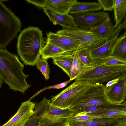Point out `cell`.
<instances>
[{"label": "cell", "mask_w": 126, "mask_h": 126, "mask_svg": "<svg viewBox=\"0 0 126 126\" xmlns=\"http://www.w3.org/2000/svg\"><path fill=\"white\" fill-rule=\"evenodd\" d=\"M17 56L5 48H0V75L9 89L24 94L31 86L27 82L29 75L23 71L24 65Z\"/></svg>", "instance_id": "obj_1"}, {"label": "cell", "mask_w": 126, "mask_h": 126, "mask_svg": "<svg viewBox=\"0 0 126 126\" xmlns=\"http://www.w3.org/2000/svg\"><path fill=\"white\" fill-rule=\"evenodd\" d=\"M44 41L42 30L30 26L24 29L17 39V52L25 65L34 66L40 58Z\"/></svg>", "instance_id": "obj_2"}, {"label": "cell", "mask_w": 126, "mask_h": 126, "mask_svg": "<svg viewBox=\"0 0 126 126\" xmlns=\"http://www.w3.org/2000/svg\"><path fill=\"white\" fill-rule=\"evenodd\" d=\"M126 73V65H113L98 62L94 67L81 73L75 80H84L93 83L102 84Z\"/></svg>", "instance_id": "obj_3"}, {"label": "cell", "mask_w": 126, "mask_h": 126, "mask_svg": "<svg viewBox=\"0 0 126 126\" xmlns=\"http://www.w3.org/2000/svg\"><path fill=\"white\" fill-rule=\"evenodd\" d=\"M2 1L0 0V48L5 49L20 31L21 23Z\"/></svg>", "instance_id": "obj_4"}, {"label": "cell", "mask_w": 126, "mask_h": 126, "mask_svg": "<svg viewBox=\"0 0 126 126\" xmlns=\"http://www.w3.org/2000/svg\"><path fill=\"white\" fill-rule=\"evenodd\" d=\"M105 86L102 84L93 83L68 109L76 113L92 106L111 103L105 95Z\"/></svg>", "instance_id": "obj_5"}, {"label": "cell", "mask_w": 126, "mask_h": 126, "mask_svg": "<svg viewBox=\"0 0 126 126\" xmlns=\"http://www.w3.org/2000/svg\"><path fill=\"white\" fill-rule=\"evenodd\" d=\"M93 83L84 80L75 82L49 100L54 105L63 109L68 108L80 95L84 93Z\"/></svg>", "instance_id": "obj_6"}, {"label": "cell", "mask_w": 126, "mask_h": 126, "mask_svg": "<svg viewBox=\"0 0 126 126\" xmlns=\"http://www.w3.org/2000/svg\"><path fill=\"white\" fill-rule=\"evenodd\" d=\"M63 28L61 30L58 31L56 33L79 40L84 43L86 47L89 48L90 49L101 45L107 41L105 38L79 27L74 29Z\"/></svg>", "instance_id": "obj_7"}, {"label": "cell", "mask_w": 126, "mask_h": 126, "mask_svg": "<svg viewBox=\"0 0 126 126\" xmlns=\"http://www.w3.org/2000/svg\"><path fill=\"white\" fill-rule=\"evenodd\" d=\"M47 42L51 43L71 54L86 48L84 43L77 39L51 32L47 33Z\"/></svg>", "instance_id": "obj_8"}, {"label": "cell", "mask_w": 126, "mask_h": 126, "mask_svg": "<svg viewBox=\"0 0 126 126\" xmlns=\"http://www.w3.org/2000/svg\"><path fill=\"white\" fill-rule=\"evenodd\" d=\"M71 15L77 26L86 30L99 24L110 16L109 13L103 11L98 12H89Z\"/></svg>", "instance_id": "obj_9"}, {"label": "cell", "mask_w": 126, "mask_h": 126, "mask_svg": "<svg viewBox=\"0 0 126 126\" xmlns=\"http://www.w3.org/2000/svg\"><path fill=\"white\" fill-rule=\"evenodd\" d=\"M124 28L126 29L125 20L118 25H113L109 16L99 24L90 28L88 30L106 38L108 41L113 37Z\"/></svg>", "instance_id": "obj_10"}, {"label": "cell", "mask_w": 126, "mask_h": 126, "mask_svg": "<svg viewBox=\"0 0 126 126\" xmlns=\"http://www.w3.org/2000/svg\"><path fill=\"white\" fill-rule=\"evenodd\" d=\"M105 95L111 103L120 104L126 98V73L122 74L119 81L109 87H106Z\"/></svg>", "instance_id": "obj_11"}, {"label": "cell", "mask_w": 126, "mask_h": 126, "mask_svg": "<svg viewBox=\"0 0 126 126\" xmlns=\"http://www.w3.org/2000/svg\"><path fill=\"white\" fill-rule=\"evenodd\" d=\"M35 103L28 100L22 103L16 113L1 126H24L34 113Z\"/></svg>", "instance_id": "obj_12"}, {"label": "cell", "mask_w": 126, "mask_h": 126, "mask_svg": "<svg viewBox=\"0 0 126 126\" xmlns=\"http://www.w3.org/2000/svg\"><path fill=\"white\" fill-rule=\"evenodd\" d=\"M126 125V116L114 118H94L82 122H69L70 126H117Z\"/></svg>", "instance_id": "obj_13"}, {"label": "cell", "mask_w": 126, "mask_h": 126, "mask_svg": "<svg viewBox=\"0 0 126 126\" xmlns=\"http://www.w3.org/2000/svg\"><path fill=\"white\" fill-rule=\"evenodd\" d=\"M44 11L51 21L55 25L58 24L63 28L70 29H76L79 28L76 24L71 15L59 13L46 8L44 9Z\"/></svg>", "instance_id": "obj_14"}, {"label": "cell", "mask_w": 126, "mask_h": 126, "mask_svg": "<svg viewBox=\"0 0 126 126\" xmlns=\"http://www.w3.org/2000/svg\"><path fill=\"white\" fill-rule=\"evenodd\" d=\"M125 108H126V101L119 104L112 103L103 104L97 110L86 114L94 118H114L118 115L119 110Z\"/></svg>", "instance_id": "obj_15"}, {"label": "cell", "mask_w": 126, "mask_h": 126, "mask_svg": "<svg viewBox=\"0 0 126 126\" xmlns=\"http://www.w3.org/2000/svg\"><path fill=\"white\" fill-rule=\"evenodd\" d=\"M120 32L101 45L90 49L93 60H98L110 55L112 48L118 37Z\"/></svg>", "instance_id": "obj_16"}, {"label": "cell", "mask_w": 126, "mask_h": 126, "mask_svg": "<svg viewBox=\"0 0 126 126\" xmlns=\"http://www.w3.org/2000/svg\"><path fill=\"white\" fill-rule=\"evenodd\" d=\"M76 0H47L46 8L57 13L68 14Z\"/></svg>", "instance_id": "obj_17"}, {"label": "cell", "mask_w": 126, "mask_h": 126, "mask_svg": "<svg viewBox=\"0 0 126 126\" xmlns=\"http://www.w3.org/2000/svg\"><path fill=\"white\" fill-rule=\"evenodd\" d=\"M102 8L96 2H80L76 0L71 7L69 13L72 15L89 12H95L101 10Z\"/></svg>", "instance_id": "obj_18"}, {"label": "cell", "mask_w": 126, "mask_h": 126, "mask_svg": "<svg viewBox=\"0 0 126 126\" xmlns=\"http://www.w3.org/2000/svg\"><path fill=\"white\" fill-rule=\"evenodd\" d=\"M110 55L126 61V33L118 37L113 45Z\"/></svg>", "instance_id": "obj_19"}, {"label": "cell", "mask_w": 126, "mask_h": 126, "mask_svg": "<svg viewBox=\"0 0 126 126\" xmlns=\"http://www.w3.org/2000/svg\"><path fill=\"white\" fill-rule=\"evenodd\" d=\"M62 48L48 42L43 47L41 52V58L47 60L63 55L71 54Z\"/></svg>", "instance_id": "obj_20"}, {"label": "cell", "mask_w": 126, "mask_h": 126, "mask_svg": "<svg viewBox=\"0 0 126 126\" xmlns=\"http://www.w3.org/2000/svg\"><path fill=\"white\" fill-rule=\"evenodd\" d=\"M73 54V60L69 76L70 79L72 80L75 79L76 78L81 72L94 66L96 64L98 61V60H96L92 64L86 66L80 63L76 53Z\"/></svg>", "instance_id": "obj_21"}, {"label": "cell", "mask_w": 126, "mask_h": 126, "mask_svg": "<svg viewBox=\"0 0 126 126\" xmlns=\"http://www.w3.org/2000/svg\"><path fill=\"white\" fill-rule=\"evenodd\" d=\"M74 54H64L52 58L54 63L61 68L69 77Z\"/></svg>", "instance_id": "obj_22"}, {"label": "cell", "mask_w": 126, "mask_h": 126, "mask_svg": "<svg viewBox=\"0 0 126 126\" xmlns=\"http://www.w3.org/2000/svg\"><path fill=\"white\" fill-rule=\"evenodd\" d=\"M115 25L119 24L126 16V0H114L113 8Z\"/></svg>", "instance_id": "obj_23"}, {"label": "cell", "mask_w": 126, "mask_h": 126, "mask_svg": "<svg viewBox=\"0 0 126 126\" xmlns=\"http://www.w3.org/2000/svg\"><path fill=\"white\" fill-rule=\"evenodd\" d=\"M74 112L68 108L63 109L56 106L51 103L44 116L61 118H68L71 117Z\"/></svg>", "instance_id": "obj_24"}, {"label": "cell", "mask_w": 126, "mask_h": 126, "mask_svg": "<svg viewBox=\"0 0 126 126\" xmlns=\"http://www.w3.org/2000/svg\"><path fill=\"white\" fill-rule=\"evenodd\" d=\"M71 117L61 118L44 116L41 118L39 126H67Z\"/></svg>", "instance_id": "obj_25"}, {"label": "cell", "mask_w": 126, "mask_h": 126, "mask_svg": "<svg viewBox=\"0 0 126 126\" xmlns=\"http://www.w3.org/2000/svg\"><path fill=\"white\" fill-rule=\"evenodd\" d=\"M90 49L89 48L86 47L80 49L75 52L76 53L80 63L86 66L92 64L95 61L92 58Z\"/></svg>", "instance_id": "obj_26"}, {"label": "cell", "mask_w": 126, "mask_h": 126, "mask_svg": "<svg viewBox=\"0 0 126 126\" xmlns=\"http://www.w3.org/2000/svg\"><path fill=\"white\" fill-rule=\"evenodd\" d=\"M50 103L49 100L44 97L40 101L35 104L33 114L34 116L37 117H43L46 114Z\"/></svg>", "instance_id": "obj_27"}, {"label": "cell", "mask_w": 126, "mask_h": 126, "mask_svg": "<svg viewBox=\"0 0 126 126\" xmlns=\"http://www.w3.org/2000/svg\"><path fill=\"white\" fill-rule=\"evenodd\" d=\"M98 62L102 64L110 65H126V61L110 55L98 60Z\"/></svg>", "instance_id": "obj_28"}, {"label": "cell", "mask_w": 126, "mask_h": 126, "mask_svg": "<svg viewBox=\"0 0 126 126\" xmlns=\"http://www.w3.org/2000/svg\"><path fill=\"white\" fill-rule=\"evenodd\" d=\"M47 60L40 58L36 64L37 69L43 75L46 80H48L50 76V69Z\"/></svg>", "instance_id": "obj_29"}, {"label": "cell", "mask_w": 126, "mask_h": 126, "mask_svg": "<svg viewBox=\"0 0 126 126\" xmlns=\"http://www.w3.org/2000/svg\"><path fill=\"white\" fill-rule=\"evenodd\" d=\"M94 118L83 112H74L70 122H82L87 121Z\"/></svg>", "instance_id": "obj_30"}, {"label": "cell", "mask_w": 126, "mask_h": 126, "mask_svg": "<svg viewBox=\"0 0 126 126\" xmlns=\"http://www.w3.org/2000/svg\"><path fill=\"white\" fill-rule=\"evenodd\" d=\"M114 0H98L100 4L104 11H111L113 10Z\"/></svg>", "instance_id": "obj_31"}, {"label": "cell", "mask_w": 126, "mask_h": 126, "mask_svg": "<svg viewBox=\"0 0 126 126\" xmlns=\"http://www.w3.org/2000/svg\"><path fill=\"white\" fill-rule=\"evenodd\" d=\"M72 80L70 79L67 81L57 85L45 87L36 93L28 100L30 101L34 97L38 94H40V93L47 89H59L63 88L65 87Z\"/></svg>", "instance_id": "obj_32"}, {"label": "cell", "mask_w": 126, "mask_h": 126, "mask_svg": "<svg viewBox=\"0 0 126 126\" xmlns=\"http://www.w3.org/2000/svg\"><path fill=\"white\" fill-rule=\"evenodd\" d=\"M41 118L35 117L33 114L29 118L24 126H39Z\"/></svg>", "instance_id": "obj_33"}, {"label": "cell", "mask_w": 126, "mask_h": 126, "mask_svg": "<svg viewBox=\"0 0 126 126\" xmlns=\"http://www.w3.org/2000/svg\"><path fill=\"white\" fill-rule=\"evenodd\" d=\"M28 2L31 3L38 7L44 9L46 8L47 0H26Z\"/></svg>", "instance_id": "obj_34"}, {"label": "cell", "mask_w": 126, "mask_h": 126, "mask_svg": "<svg viewBox=\"0 0 126 126\" xmlns=\"http://www.w3.org/2000/svg\"><path fill=\"white\" fill-rule=\"evenodd\" d=\"M122 74L119 75L116 78L108 81L105 86V87H109L117 82L122 77Z\"/></svg>", "instance_id": "obj_35"}, {"label": "cell", "mask_w": 126, "mask_h": 126, "mask_svg": "<svg viewBox=\"0 0 126 126\" xmlns=\"http://www.w3.org/2000/svg\"><path fill=\"white\" fill-rule=\"evenodd\" d=\"M3 82V80L0 75V90L2 87Z\"/></svg>", "instance_id": "obj_36"}, {"label": "cell", "mask_w": 126, "mask_h": 126, "mask_svg": "<svg viewBox=\"0 0 126 126\" xmlns=\"http://www.w3.org/2000/svg\"><path fill=\"white\" fill-rule=\"evenodd\" d=\"M117 126H126V125H121Z\"/></svg>", "instance_id": "obj_37"}, {"label": "cell", "mask_w": 126, "mask_h": 126, "mask_svg": "<svg viewBox=\"0 0 126 126\" xmlns=\"http://www.w3.org/2000/svg\"><path fill=\"white\" fill-rule=\"evenodd\" d=\"M67 126H69V125H68Z\"/></svg>", "instance_id": "obj_38"}]
</instances>
